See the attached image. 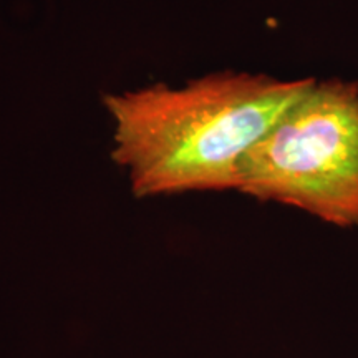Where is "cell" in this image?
<instances>
[{
    "mask_svg": "<svg viewBox=\"0 0 358 358\" xmlns=\"http://www.w3.org/2000/svg\"><path fill=\"white\" fill-rule=\"evenodd\" d=\"M313 82L222 71L182 87L106 93L111 158L138 198L237 189L241 159Z\"/></svg>",
    "mask_w": 358,
    "mask_h": 358,
    "instance_id": "cell-1",
    "label": "cell"
},
{
    "mask_svg": "<svg viewBox=\"0 0 358 358\" xmlns=\"http://www.w3.org/2000/svg\"><path fill=\"white\" fill-rule=\"evenodd\" d=\"M237 191L358 226V85L315 80L241 159Z\"/></svg>",
    "mask_w": 358,
    "mask_h": 358,
    "instance_id": "cell-2",
    "label": "cell"
}]
</instances>
